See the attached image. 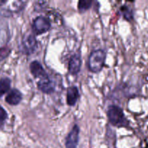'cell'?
<instances>
[{
  "label": "cell",
  "mask_w": 148,
  "mask_h": 148,
  "mask_svg": "<svg viewBox=\"0 0 148 148\" xmlns=\"http://www.w3.org/2000/svg\"><path fill=\"white\" fill-rule=\"evenodd\" d=\"M50 28V21L43 16H38L33 21V30L36 35H41L46 33Z\"/></svg>",
  "instance_id": "3957f363"
},
{
  "label": "cell",
  "mask_w": 148,
  "mask_h": 148,
  "mask_svg": "<svg viewBox=\"0 0 148 148\" xmlns=\"http://www.w3.org/2000/svg\"><path fill=\"white\" fill-rule=\"evenodd\" d=\"M79 128L77 125H75L68 134L65 142V146L66 148H77L79 143Z\"/></svg>",
  "instance_id": "5b68a950"
},
{
  "label": "cell",
  "mask_w": 148,
  "mask_h": 148,
  "mask_svg": "<svg viewBox=\"0 0 148 148\" xmlns=\"http://www.w3.org/2000/svg\"><path fill=\"white\" fill-rule=\"evenodd\" d=\"M7 119V113L2 106H0V124Z\"/></svg>",
  "instance_id": "5bb4252c"
},
{
  "label": "cell",
  "mask_w": 148,
  "mask_h": 148,
  "mask_svg": "<svg viewBox=\"0 0 148 148\" xmlns=\"http://www.w3.org/2000/svg\"><path fill=\"white\" fill-rule=\"evenodd\" d=\"M38 88L43 93L49 94L51 93L54 90V86H53V82H51L49 77L46 78V79H40L38 82Z\"/></svg>",
  "instance_id": "30bf717a"
},
{
  "label": "cell",
  "mask_w": 148,
  "mask_h": 148,
  "mask_svg": "<svg viewBox=\"0 0 148 148\" xmlns=\"http://www.w3.org/2000/svg\"><path fill=\"white\" fill-rule=\"evenodd\" d=\"M1 33H2V31H1V30H0V38H1ZM0 46H1V45H0Z\"/></svg>",
  "instance_id": "2e32d148"
},
{
  "label": "cell",
  "mask_w": 148,
  "mask_h": 148,
  "mask_svg": "<svg viewBox=\"0 0 148 148\" xmlns=\"http://www.w3.org/2000/svg\"><path fill=\"white\" fill-rule=\"evenodd\" d=\"M30 70L33 77L36 78H38L40 79H46L49 77L47 73L43 69L41 64L38 61H33L30 64Z\"/></svg>",
  "instance_id": "8992f818"
},
{
  "label": "cell",
  "mask_w": 148,
  "mask_h": 148,
  "mask_svg": "<svg viewBox=\"0 0 148 148\" xmlns=\"http://www.w3.org/2000/svg\"><path fill=\"white\" fill-rule=\"evenodd\" d=\"M106 54L102 49H97L90 53L88 59V68L90 71L97 73L101 71L106 62Z\"/></svg>",
  "instance_id": "6da1fadb"
},
{
  "label": "cell",
  "mask_w": 148,
  "mask_h": 148,
  "mask_svg": "<svg viewBox=\"0 0 148 148\" xmlns=\"http://www.w3.org/2000/svg\"><path fill=\"white\" fill-rule=\"evenodd\" d=\"M109 122L113 126L118 127H127L128 124L127 119L124 116L123 110L117 106H110L107 111Z\"/></svg>",
  "instance_id": "7a4b0ae2"
},
{
  "label": "cell",
  "mask_w": 148,
  "mask_h": 148,
  "mask_svg": "<svg viewBox=\"0 0 148 148\" xmlns=\"http://www.w3.org/2000/svg\"><path fill=\"white\" fill-rule=\"evenodd\" d=\"M81 64H82V61L79 53H76L71 56L68 66L69 73L72 75H77L79 73L80 71Z\"/></svg>",
  "instance_id": "52a82bcc"
},
{
  "label": "cell",
  "mask_w": 148,
  "mask_h": 148,
  "mask_svg": "<svg viewBox=\"0 0 148 148\" xmlns=\"http://www.w3.org/2000/svg\"><path fill=\"white\" fill-rule=\"evenodd\" d=\"M6 3H7V1H1V0H0V7L2 6L3 4H6Z\"/></svg>",
  "instance_id": "9a60e30c"
},
{
  "label": "cell",
  "mask_w": 148,
  "mask_h": 148,
  "mask_svg": "<svg viewBox=\"0 0 148 148\" xmlns=\"http://www.w3.org/2000/svg\"><path fill=\"white\" fill-rule=\"evenodd\" d=\"M79 97L78 88L75 86L69 88L66 93V103L69 106H74L76 104L78 98Z\"/></svg>",
  "instance_id": "9c48e42d"
},
{
  "label": "cell",
  "mask_w": 148,
  "mask_h": 148,
  "mask_svg": "<svg viewBox=\"0 0 148 148\" xmlns=\"http://www.w3.org/2000/svg\"><path fill=\"white\" fill-rule=\"evenodd\" d=\"M11 50L7 47L0 48V62L5 59L10 55Z\"/></svg>",
  "instance_id": "4fadbf2b"
},
{
  "label": "cell",
  "mask_w": 148,
  "mask_h": 148,
  "mask_svg": "<svg viewBox=\"0 0 148 148\" xmlns=\"http://www.w3.org/2000/svg\"><path fill=\"white\" fill-rule=\"evenodd\" d=\"M92 1H90V0H81V1H79L77 4V7L79 12L83 13L86 12L87 10H89L90 8L91 5H92Z\"/></svg>",
  "instance_id": "7c38bea8"
},
{
  "label": "cell",
  "mask_w": 148,
  "mask_h": 148,
  "mask_svg": "<svg viewBox=\"0 0 148 148\" xmlns=\"http://www.w3.org/2000/svg\"><path fill=\"white\" fill-rule=\"evenodd\" d=\"M23 95L17 89H12L8 92L5 98V101L11 106H17L21 102Z\"/></svg>",
  "instance_id": "ba28073f"
},
{
  "label": "cell",
  "mask_w": 148,
  "mask_h": 148,
  "mask_svg": "<svg viewBox=\"0 0 148 148\" xmlns=\"http://www.w3.org/2000/svg\"><path fill=\"white\" fill-rule=\"evenodd\" d=\"M11 87V80L8 77H3L0 79V98L7 93Z\"/></svg>",
  "instance_id": "8fae6325"
},
{
  "label": "cell",
  "mask_w": 148,
  "mask_h": 148,
  "mask_svg": "<svg viewBox=\"0 0 148 148\" xmlns=\"http://www.w3.org/2000/svg\"><path fill=\"white\" fill-rule=\"evenodd\" d=\"M37 47V41L33 34H28L25 36L22 40V51L25 54H31Z\"/></svg>",
  "instance_id": "277c9868"
}]
</instances>
